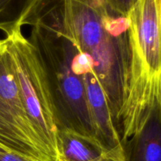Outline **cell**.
<instances>
[{"mask_svg": "<svg viewBox=\"0 0 161 161\" xmlns=\"http://www.w3.org/2000/svg\"><path fill=\"white\" fill-rule=\"evenodd\" d=\"M123 147L124 161H161V105Z\"/></svg>", "mask_w": 161, "mask_h": 161, "instance_id": "obj_7", "label": "cell"}, {"mask_svg": "<svg viewBox=\"0 0 161 161\" xmlns=\"http://www.w3.org/2000/svg\"><path fill=\"white\" fill-rule=\"evenodd\" d=\"M101 161H115V160H112V159H109V158H105V159H103V160Z\"/></svg>", "mask_w": 161, "mask_h": 161, "instance_id": "obj_12", "label": "cell"}, {"mask_svg": "<svg viewBox=\"0 0 161 161\" xmlns=\"http://www.w3.org/2000/svg\"><path fill=\"white\" fill-rule=\"evenodd\" d=\"M110 10L114 14L127 17L137 0H105Z\"/></svg>", "mask_w": 161, "mask_h": 161, "instance_id": "obj_10", "label": "cell"}, {"mask_svg": "<svg viewBox=\"0 0 161 161\" xmlns=\"http://www.w3.org/2000/svg\"><path fill=\"white\" fill-rule=\"evenodd\" d=\"M72 68L80 75L86 92V100L96 133V138L112 159L124 161V151L105 92L99 83L87 57L72 43Z\"/></svg>", "mask_w": 161, "mask_h": 161, "instance_id": "obj_6", "label": "cell"}, {"mask_svg": "<svg viewBox=\"0 0 161 161\" xmlns=\"http://www.w3.org/2000/svg\"><path fill=\"white\" fill-rule=\"evenodd\" d=\"M0 161H33L14 153L0 151Z\"/></svg>", "mask_w": 161, "mask_h": 161, "instance_id": "obj_11", "label": "cell"}, {"mask_svg": "<svg viewBox=\"0 0 161 161\" xmlns=\"http://www.w3.org/2000/svg\"><path fill=\"white\" fill-rule=\"evenodd\" d=\"M58 161H101L105 158L112 159L97 140L72 130H58Z\"/></svg>", "mask_w": 161, "mask_h": 161, "instance_id": "obj_8", "label": "cell"}, {"mask_svg": "<svg viewBox=\"0 0 161 161\" xmlns=\"http://www.w3.org/2000/svg\"><path fill=\"white\" fill-rule=\"evenodd\" d=\"M0 151H6V149H5L4 148L1 146V145H0ZM6 152H7V151H6Z\"/></svg>", "mask_w": 161, "mask_h": 161, "instance_id": "obj_13", "label": "cell"}, {"mask_svg": "<svg viewBox=\"0 0 161 161\" xmlns=\"http://www.w3.org/2000/svg\"><path fill=\"white\" fill-rule=\"evenodd\" d=\"M161 0H137L127 15L130 61L129 86L119 123L122 145L161 105Z\"/></svg>", "mask_w": 161, "mask_h": 161, "instance_id": "obj_3", "label": "cell"}, {"mask_svg": "<svg viewBox=\"0 0 161 161\" xmlns=\"http://www.w3.org/2000/svg\"><path fill=\"white\" fill-rule=\"evenodd\" d=\"M58 9L64 32L91 61L119 133L130 75L128 19L105 0H58Z\"/></svg>", "mask_w": 161, "mask_h": 161, "instance_id": "obj_1", "label": "cell"}, {"mask_svg": "<svg viewBox=\"0 0 161 161\" xmlns=\"http://www.w3.org/2000/svg\"><path fill=\"white\" fill-rule=\"evenodd\" d=\"M30 25L28 39L48 83L58 130L97 140L83 81L72 70V42L61 26L58 0H52Z\"/></svg>", "mask_w": 161, "mask_h": 161, "instance_id": "obj_2", "label": "cell"}, {"mask_svg": "<svg viewBox=\"0 0 161 161\" xmlns=\"http://www.w3.org/2000/svg\"><path fill=\"white\" fill-rule=\"evenodd\" d=\"M4 39L31 127L51 161H58V130L53 101L36 50L21 31Z\"/></svg>", "mask_w": 161, "mask_h": 161, "instance_id": "obj_4", "label": "cell"}, {"mask_svg": "<svg viewBox=\"0 0 161 161\" xmlns=\"http://www.w3.org/2000/svg\"><path fill=\"white\" fill-rule=\"evenodd\" d=\"M0 145L33 161H51L24 107L6 41L0 39Z\"/></svg>", "mask_w": 161, "mask_h": 161, "instance_id": "obj_5", "label": "cell"}, {"mask_svg": "<svg viewBox=\"0 0 161 161\" xmlns=\"http://www.w3.org/2000/svg\"><path fill=\"white\" fill-rule=\"evenodd\" d=\"M52 0H0V31L6 36L30 25Z\"/></svg>", "mask_w": 161, "mask_h": 161, "instance_id": "obj_9", "label": "cell"}]
</instances>
